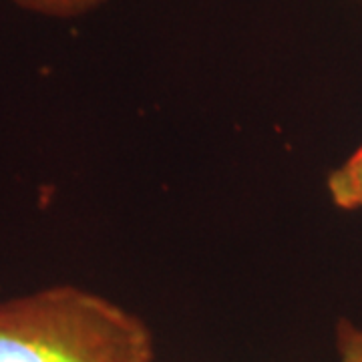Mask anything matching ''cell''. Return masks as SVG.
<instances>
[{
	"mask_svg": "<svg viewBox=\"0 0 362 362\" xmlns=\"http://www.w3.org/2000/svg\"><path fill=\"white\" fill-rule=\"evenodd\" d=\"M139 314L73 284L0 300V362H153Z\"/></svg>",
	"mask_w": 362,
	"mask_h": 362,
	"instance_id": "1",
	"label": "cell"
},
{
	"mask_svg": "<svg viewBox=\"0 0 362 362\" xmlns=\"http://www.w3.org/2000/svg\"><path fill=\"white\" fill-rule=\"evenodd\" d=\"M328 197L342 211L362 209V141L354 153L326 177Z\"/></svg>",
	"mask_w": 362,
	"mask_h": 362,
	"instance_id": "2",
	"label": "cell"
},
{
	"mask_svg": "<svg viewBox=\"0 0 362 362\" xmlns=\"http://www.w3.org/2000/svg\"><path fill=\"white\" fill-rule=\"evenodd\" d=\"M13 2L26 13L47 16V18H59V21H71L99 11L111 0H13Z\"/></svg>",
	"mask_w": 362,
	"mask_h": 362,
	"instance_id": "3",
	"label": "cell"
},
{
	"mask_svg": "<svg viewBox=\"0 0 362 362\" xmlns=\"http://www.w3.org/2000/svg\"><path fill=\"white\" fill-rule=\"evenodd\" d=\"M338 362H362V328L349 320L337 324Z\"/></svg>",
	"mask_w": 362,
	"mask_h": 362,
	"instance_id": "4",
	"label": "cell"
},
{
	"mask_svg": "<svg viewBox=\"0 0 362 362\" xmlns=\"http://www.w3.org/2000/svg\"><path fill=\"white\" fill-rule=\"evenodd\" d=\"M361 2H362V0H361Z\"/></svg>",
	"mask_w": 362,
	"mask_h": 362,
	"instance_id": "5",
	"label": "cell"
}]
</instances>
